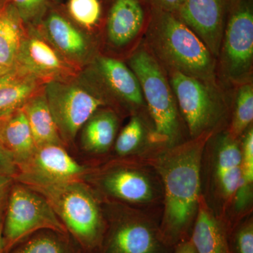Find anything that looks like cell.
Listing matches in <instances>:
<instances>
[{
    "label": "cell",
    "mask_w": 253,
    "mask_h": 253,
    "mask_svg": "<svg viewBox=\"0 0 253 253\" xmlns=\"http://www.w3.org/2000/svg\"><path fill=\"white\" fill-rule=\"evenodd\" d=\"M211 136L190 139L164 150L150 161L162 181L160 229L165 242L171 247L191 237L202 196L201 159Z\"/></svg>",
    "instance_id": "obj_1"
},
{
    "label": "cell",
    "mask_w": 253,
    "mask_h": 253,
    "mask_svg": "<svg viewBox=\"0 0 253 253\" xmlns=\"http://www.w3.org/2000/svg\"><path fill=\"white\" fill-rule=\"evenodd\" d=\"M142 42L166 73L176 71L219 83L217 60L175 15L150 8L149 24Z\"/></svg>",
    "instance_id": "obj_2"
},
{
    "label": "cell",
    "mask_w": 253,
    "mask_h": 253,
    "mask_svg": "<svg viewBox=\"0 0 253 253\" xmlns=\"http://www.w3.org/2000/svg\"><path fill=\"white\" fill-rule=\"evenodd\" d=\"M83 181L101 201L127 205L161 215L162 181L150 161L109 158L91 164Z\"/></svg>",
    "instance_id": "obj_3"
},
{
    "label": "cell",
    "mask_w": 253,
    "mask_h": 253,
    "mask_svg": "<svg viewBox=\"0 0 253 253\" xmlns=\"http://www.w3.org/2000/svg\"><path fill=\"white\" fill-rule=\"evenodd\" d=\"M26 186L47 200L83 253H101L107 224L101 200L86 182L74 181Z\"/></svg>",
    "instance_id": "obj_4"
},
{
    "label": "cell",
    "mask_w": 253,
    "mask_h": 253,
    "mask_svg": "<svg viewBox=\"0 0 253 253\" xmlns=\"http://www.w3.org/2000/svg\"><path fill=\"white\" fill-rule=\"evenodd\" d=\"M126 63L140 83L158 145L165 150L189 140L167 73L144 43L126 58Z\"/></svg>",
    "instance_id": "obj_5"
},
{
    "label": "cell",
    "mask_w": 253,
    "mask_h": 253,
    "mask_svg": "<svg viewBox=\"0 0 253 253\" xmlns=\"http://www.w3.org/2000/svg\"><path fill=\"white\" fill-rule=\"evenodd\" d=\"M166 73L190 139L227 129L232 89L176 71Z\"/></svg>",
    "instance_id": "obj_6"
},
{
    "label": "cell",
    "mask_w": 253,
    "mask_h": 253,
    "mask_svg": "<svg viewBox=\"0 0 253 253\" xmlns=\"http://www.w3.org/2000/svg\"><path fill=\"white\" fill-rule=\"evenodd\" d=\"M241 170L240 140L234 139L226 129L210 136L201 159V191L208 206L225 224Z\"/></svg>",
    "instance_id": "obj_7"
},
{
    "label": "cell",
    "mask_w": 253,
    "mask_h": 253,
    "mask_svg": "<svg viewBox=\"0 0 253 253\" xmlns=\"http://www.w3.org/2000/svg\"><path fill=\"white\" fill-rule=\"evenodd\" d=\"M102 203L107 229L101 253H174L160 229L161 215L117 203Z\"/></svg>",
    "instance_id": "obj_8"
},
{
    "label": "cell",
    "mask_w": 253,
    "mask_h": 253,
    "mask_svg": "<svg viewBox=\"0 0 253 253\" xmlns=\"http://www.w3.org/2000/svg\"><path fill=\"white\" fill-rule=\"evenodd\" d=\"M217 76L226 89L253 82V0H229Z\"/></svg>",
    "instance_id": "obj_9"
},
{
    "label": "cell",
    "mask_w": 253,
    "mask_h": 253,
    "mask_svg": "<svg viewBox=\"0 0 253 253\" xmlns=\"http://www.w3.org/2000/svg\"><path fill=\"white\" fill-rule=\"evenodd\" d=\"M89 85L50 81L46 83V101L63 144H73L86 121L97 110H116L107 91L96 78Z\"/></svg>",
    "instance_id": "obj_10"
},
{
    "label": "cell",
    "mask_w": 253,
    "mask_h": 253,
    "mask_svg": "<svg viewBox=\"0 0 253 253\" xmlns=\"http://www.w3.org/2000/svg\"><path fill=\"white\" fill-rule=\"evenodd\" d=\"M42 229L68 233L42 195L15 181L3 223L4 253H9L28 236Z\"/></svg>",
    "instance_id": "obj_11"
},
{
    "label": "cell",
    "mask_w": 253,
    "mask_h": 253,
    "mask_svg": "<svg viewBox=\"0 0 253 253\" xmlns=\"http://www.w3.org/2000/svg\"><path fill=\"white\" fill-rule=\"evenodd\" d=\"M91 164L83 165L70 156L61 145L36 147L34 153L21 166L15 181L22 184H45L83 181Z\"/></svg>",
    "instance_id": "obj_12"
},
{
    "label": "cell",
    "mask_w": 253,
    "mask_h": 253,
    "mask_svg": "<svg viewBox=\"0 0 253 253\" xmlns=\"http://www.w3.org/2000/svg\"><path fill=\"white\" fill-rule=\"evenodd\" d=\"M94 67L96 77L121 116L142 115L150 118L140 83L127 63L113 56H99Z\"/></svg>",
    "instance_id": "obj_13"
},
{
    "label": "cell",
    "mask_w": 253,
    "mask_h": 253,
    "mask_svg": "<svg viewBox=\"0 0 253 253\" xmlns=\"http://www.w3.org/2000/svg\"><path fill=\"white\" fill-rule=\"evenodd\" d=\"M149 17L144 0H115L106 22L108 45L113 51H126L128 57L142 42Z\"/></svg>",
    "instance_id": "obj_14"
},
{
    "label": "cell",
    "mask_w": 253,
    "mask_h": 253,
    "mask_svg": "<svg viewBox=\"0 0 253 253\" xmlns=\"http://www.w3.org/2000/svg\"><path fill=\"white\" fill-rule=\"evenodd\" d=\"M228 7L229 0H184L174 15L199 37L217 60Z\"/></svg>",
    "instance_id": "obj_15"
},
{
    "label": "cell",
    "mask_w": 253,
    "mask_h": 253,
    "mask_svg": "<svg viewBox=\"0 0 253 253\" xmlns=\"http://www.w3.org/2000/svg\"><path fill=\"white\" fill-rule=\"evenodd\" d=\"M163 151L156 141L151 119L142 115H132L118 132L109 158L149 161Z\"/></svg>",
    "instance_id": "obj_16"
},
{
    "label": "cell",
    "mask_w": 253,
    "mask_h": 253,
    "mask_svg": "<svg viewBox=\"0 0 253 253\" xmlns=\"http://www.w3.org/2000/svg\"><path fill=\"white\" fill-rule=\"evenodd\" d=\"M121 115L111 107L101 108L82 127L81 146L94 164L109 159L119 132Z\"/></svg>",
    "instance_id": "obj_17"
},
{
    "label": "cell",
    "mask_w": 253,
    "mask_h": 253,
    "mask_svg": "<svg viewBox=\"0 0 253 253\" xmlns=\"http://www.w3.org/2000/svg\"><path fill=\"white\" fill-rule=\"evenodd\" d=\"M16 64L38 79L54 81L69 71L66 63L45 41L33 37L23 40Z\"/></svg>",
    "instance_id": "obj_18"
},
{
    "label": "cell",
    "mask_w": 253,
    "mask_h": 253,
    "mask_svg": "<svg viewBox=\"0 0 253 253\" xmlns=\"http://www.w3.org/2000/svg\"><path fill=\"white\" fill-rule=\"evenodd\" d=\"M190 239L197 253H231L226 224L208 206L203 196Z\"/></svg>",
    "instance_id": "obj_19"
},
{
    "label": "cell",
    "mask_w": 253,
    "mask_h": 253,
    "mask_svg": "<svg viewBox=\"0 0 253 253\" xmlns=\"http://www.w3.org/2000/svg\"><path fill=\"white\" fill-rule=\"evenodd\" d=\"M241 170L226 226L229 233L241 219L253 213V126L240 140Z\"/></svg>",
    "instance_id": "obj_20"
},
{
    "label": "cell",
    "mask_w": 253,
    "mask_h": 253,
    "mask_svg": "<svg viewBox=\"0 0 253 253\" xmlns=\"http://www.w3.org/2000/svg\"><path fill=\"white\" fill-rule=\"evenodd\" d=\"M0 146L11 156L17 168L34 153L36 146L22 109L0 118Z\"/></svg>",
    "instance_id": "obj_21"
},
{
    "label": "cell",
    "mask_w": 253,
    "mask_h": 253,
    "mask_svg": "<svg viewBox=\"0 0 253 253\" xmlns=\"http://www.w3.org/2000/svg\"><path fill=\"white\" fill-rule=\"evenodd\" d=\"M38 81L19 67L0 74V118L22 109L36 92Z\"/></svg>",
    "instance_id": "obj_22"
},
{
    "label": "cell",
    "mask_w": 253,
    "mask_h": 253,
    "mask_svg": "<svg viewBox=\"0 0 253 253\" xmlns=\"http://www.w3.org/2000/svg\"><path fill=\"white\" fill-rule=\"evenodd\" d=\"M36 147L45 145L65 146L50 111L45 94L32 96L22 107Z\"/></svg>",
    "instance_id": "obj_23"
},
{
    "label": "cell",
    "mask_w": 253,
    "mask_h": 253,
    "mask_svg": "<svg viewBox=\"0 0 253 253\" xmlns=\"http://www.w3.org/2000/svg\"><path fill=\"white\" fill-rule=\"evenodd\" d=\"M21 19L15 6L8 5L0 10V69L2 73L16 64L24 40Z\"/></svg>",
    "instance_id": "obj_24"
},
{
    "label": "cell",
    "mask_w": 253,
    "mask_h": 253,
    "mask_svg": "<svg viewBox=\"0 0 253 253\" xmlns=\"http://www.w3.org/2000/svg\"><path fill=\"white\" fill-rule=\"evenodd\" d=\"M46 30L51 43L68 57H83L89 51V44L84 36L59 14L50 15Z\"/></svg>",
    "instance_id": "obj_25"
},
{
    "label": "cell",
    "mask_w": 253,
    "mask_h": 253,
    "mask_svg": "<svg viewBox=\"0 0 253 253\" xmlns=\"http://www.w3.org/2000/svg\"><path fill=\"white\" fill-rule=\"evenodd\" d=\"M8 253H83L69 234L42 229L28 236Z\"/></svg>",
    "instance_id": "obj_26"
},
{
    "label": "cell",
    "mask_w": 253,
    "mask_h": 253,
    "mask_svg": "<svg viewBox=\"0 0 253 253\" xmlns=\"http://www.w3.org/2000/svg\"><path fill=\"white\" fill-rule=\"evenodd\" d=\"M231 113L228 132L240 140L253 126V82L236 86L231 91Z\"/></svg>",
    "instance_id": "obj_27"
},
{
    "label": "cell",
    "mask_w": 253,
    "mask_h": 253,
    "mask_svg": "<svg viewBox=\"0 0 253 253\" xmlns=\"http://www.w3.org/2000/svg\"><path fill=\"white\" fill-rule=\"evenodd\" d=\"M68 11L81 26L92 28L99 22L101 6L99 0H69Z\"/></svg>",
    "instance_id": "obj_28"
},
{
    "label": "cell",
    "mask_w": 253,
    "mask_h": 253,
    "mask_svg": "<svg viewBox=\"0 0 253 253\" xmlns=\"http://www.w3.org/2000/svg\"><path fill=\"white\" fill-rule=\"evenodd\" d=\"M231 253H253V216L241 219L231 229L229 235Z\"/></svg>",
    "instance_id": "obj_29"
},
{
    "label": "cell",
    "mask_w": 253,
    "mask_h": 253,
    "mask_svg": "<svg viewBox=\"0 0 253 253\" xmlns=\"http://www.w3.org/2000/svg\"><path fill=\"white\" fill-rule=\"evenodd\" d=\"M21 18L29 19L36 16L44 7L46 0H13Z\"/></svg>",
    "instance_id": "obj_30"
},
{
    "label": "cell",
    "mask_w": 253,
    "mask_h": 253,
    "mask_svg": "<svg viewBox=\"0 0 253 253\" xmlns=\"http://www.w3.org/2000/svg\"><path fill=\"white\" fill-rule=\"evenodd\" d=\"M14 181L12 176H0V226L4 223L5 212Z\"/></svg>",
    "instance_id": "obj_31"
},
{
    "label": "cell",
    "mask_w": 253,
    "mask_h": 253,
    "mask_svg": "<svg viewBox=\"0 0 253 253\" xmlns=\"http://www.w3.org/2000/svg\"><path fill=\"white\" fill-rule=\"evenodd\" d=\"M150 8L175 14L184 0H144Z\"/></svg>",
    "instance_id": "obj_32"
},
{
    "label": "cell",
    "mask_w": 253,
    "mask_h": 253,
    "mask_svg": "<svg viewBox=\"0 0 253 253\" xmlns=\"http://www.w3.org/2000/svg\"><path fill=\"white\" fill-rule=\"evenodd\" d=\"M18 173L16 163L0 146V176H9L15 178Z\"/></svg>",
    "instance_id": "obj_33"
},
{
    "label": "cell",
    "mask_w": 253,
    "mask_h": 253,
    "mask_svg": "<svg viewBox=\"0 0 253 253\" xmlns=\"http://www.w3.org/2000/svg\"><path fill=\"white\" fill-rule=\"evenodd\" d=\"M174 253H197L191 239L182 241L174 247Z\"/></svg>",
    "instance_id": "obj_34"
},
{
    "label": "cell",
    "mask_w": 253,
    "mask_h": 253,
    "mask_svg": "<svg viewBox=\"0 0 253 253\" xmlns=\"http://www.w3.org/2000/svg\"><path fill=\"white\" fill-rule=\"evenodd\" d=\"M0 253H5L3 241V224L0 226Z\"/></svg>",
    "instance_id": "obj_35"
},
{
    "label": "cell",
    "mask_w": 253,
    "mask_h": 253,
    "mask_svg": "<svg viewBox=\"0 0 253 253\" xmlns=\"http://www.w3.org/2000/svg\"><path fill=\"white\" fill-rule=\"evenodd\" d=\"M1 73H2V72H1V69H0V74H1Z\"/></svg>",
    "instance_id": "obj_36"
}]
</instances>
